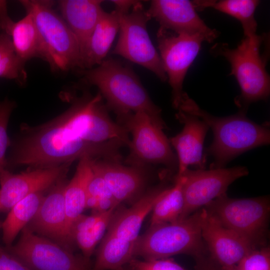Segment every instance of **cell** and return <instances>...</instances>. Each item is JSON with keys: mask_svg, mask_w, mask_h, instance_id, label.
<instances>
[{"mask_svg": "<svg viewBox=\"0 0 270 270\" xmlns=\"http://www.w3.org/2000/svg\"><path fill=\"white\" fill-rule=\"evenodd\" d=\"M122 14L116 9L110 12H104L82 54L81 70L91 68L106 59L119 32Z\"/></svg>", "mask_w": 270, "mask_h": 270, "instance_id": "obj_22", "label": "cell"}, {"mask_svg": "<svg viewBox=\"0 0 270 270\" xmlns=\"http://www.w3.org/2000/svg\"><path fill=\"white\" fill-rule=\"evenodd\" d=\"M44 192L32 194L16 202L2 222V238L10 246L17 234L29 223L36 214L44 198Z\"/></svg>", "mask_w": 270, "mask_h": 270, "instance_id": "obj_27", "label": "cell"}, {"mask_svg": "<svg viewBox=\"0 0 270 270\" xmlns=\"http://www.w3.org/2000/svg\"><path fill=\"white\" fill-rule=\"evenodd\" d=\"M176 118L184 124L182 130L170 138L169 142L176 151L178 162L177 175L182 174L189 166L204 169L206 156L204 143L209 127L198 117L180 110Z\"/></svg>", "mask_w": 270, "mask_h": 270, "instance_id": "obj_18", "label": "cell"}, {"mask_svg": "<svg viewBox=\"0 0 270 270\" xmlns=\"http://www.w3.org/2000/svg\"><path fill=\"white\" fill-rule=\"evenodd\" d=\"M220 270H237L235 266L220 268Z\"/></svg>", "mask_w": 270, "mask_h": 270, "instance_id": "obj_37", "label": "cell"}, {"mask_svg": "<svg viewBox=\"0 0 270 270\" xmlns=\"http://www.w3.org/2000/svg\"><path fill=\"white\" fill-rule=\"evenodd\" d=\"M116 118L117 122L132 136L129 154L124 160L125 164L146 168L150 164H160L169 170L178 168L177 157L168 139L146 113L130 112Z\"/></svg>", "mask_w": 270, "mask_h": 270, "instance_id": "obj_7", "label": "cell"}, {"mask_svg": "<svg viewBox=\"0 0 270 270\" xmlns=\"http://www.w3.org/2000/svg\"><path fill=\"white\" fill-rule=\"evenodd\" d=\"M200 224L203 241L220 268L236 266L248 252L257 248L222 226L204 208L200 209Z\"/></svg>", "mask_w": 270, "mask_h": 270, "instance_id": "obj_16", "label": "cell"}, {"mask_svg": "<svg viewBox=\"0 0 270 270\" xmlns=\"http://www.w3.org/2000/svg\"><path fill=\"white\" fill-rule=\"evenodd\" d=\"M235 266L237 270H270L269 246L252 250Z\"/></svg>", "mask_w": 270, "mask_h": 270, "instance_id": "obj_31", "label": "cell"}, {"mask_svg": "<svg viewBox=\"0 0 270 270\" xmlns=\"http://www.w3.org/2000/svg\"><path fill=\"white\" fill-rule=\"evenodd\" d=\"M82 91L78 96L65 94L70 104L54 118L38 126L22 124L10 143L6 166L51 168L84 156L122 162L128 132L110 118L99 92Z\"/></svg>", "mask_w": 270, "mask_h": 270, "instance_id": "obj_1", "label": "cell"}, {"mask_svg": "<svg viewBox=\"0 0 270 270\" xmlns=\"http://www.w3.org/2000/svg\"><path fill=\"white\" fill-rule=\"evenodd\" d=\"M204 208L255 247L264 244L270 210L268 196L234 198L224 194Z\"/></svg>", "mask_w": 270, "mask_h": 270, "instance_id": "obj_8", "label": "cell"}, {"mask_svg": "<svg viewBox=\"0 0 270 270\" xmlns=\"http://www.w3.org/2000/svg\"><path fill=\"white\" fill-rule=\"evenodd\" d=\"M168 187L162 183L145 192L130 208H119V206L109 224L107 232L125 240L135 241L139 236L144 218Z\"/></svg>", "mask_w": 270, "mask_h": 270, "instance_id": "obj_19", "label": "cell"}, {"mask_svg": "<svg viewBox=\"0 0 270 270\" xmlns=\"http://www.w3.org/2000/svg\"><path fill=\"white\" fill-rule=\"evenodd\" d=\"M114 270H132L128 265H125Z\"/></svg>", "mask_w": 270, "mask_h": 270, "instance_id": "obj_36", "label": "cell"}, {"mask_svg": "<svg viewBox=\"0 0 270 270\" xmlns=\"http://www.w3.org/2000/svg\"><path fill=\"white\" fill-rule=\"evenodd\" d=\"M71 162L47 168H28L13 174L6 169L0 172V211L8 212L18 201L34 193L50 189L66 176Z\"/></svg>", "mask_w": 270, "mask_h": 270, "instance_id": "obj_13", "label": "cell"}, {"mask_svg": "<svg viewBox=\"0 0 270 270\" xmlns=\"http://www.w3.org/2000/svg\"><path fill=\"white\" fill-rule=\"evenodd\" d=\"M0 30L10 36L18 55L24 62L35 58L42 59L38 32L30 14L26 13L14 22L8 14L6 1L0 0Z\"/></svg>", "mask_w": 270, "mask_h": 270, "instance_id": "obj_21", "label": "cell"}, {"mask_svg": "<svg viewBox=\"0 0 270 270\" xmlns=\"http://www.w3.org/2000/svg\"><path fill=\"white\" fill-rule=\"evenodd\" d=\"M10 251L32 270H92L90 258L74 254L26 226L18 242Z\"/></svg>", "mask_w": 270, "mask_h": 270, "instance_id": "obj_10", "label": "cell"}, {"mask_svg": "<svg viewBox=\"0 0 270 270\" xmlns=\"http://www.w3.org/2000/svg\"><path fill=\"white\" fill-rule=\"evenodd\" d=\"M92 167L104 178L113 196L120 204H132L146 192V168L96 159L92 160Z\"/></svg>", "mask_w": 270, "mask_h": 270, "instance_id": "obj_17", "label": "cell"}, {"mask_svg": "<svg viewBox=\"0 0 270 270\" xmlns=\"http://www.w3.org/2000/svg\"><path fill=\"white\" fill-rule=\"evenodd\" d=\"M178 110L198 117L212 130L214 140L206 149V154L214 159L210 168H224L241 154L270 144L268 126L252 121L242 111L226 117L215 116L200 108L185 92Z\"/></svg>", "mask_w": 270, "mask_h": 270, "instance_id": "obj_3", "label": "cell"}, {"mask_svg": "<svg viewBox=\"0 0 270 270\" xmlns=\"http://www.w3.org/2000/svg\"><path fill=\"white\" fill-rule=\"evenodd\" d=\"M102 0H60L58 1L62 17L79 44L82 54L98 22L104 12Z\"/></svg>", "mask_w": 270, "mask_h": 270, "instance_id": "obj_20", "label": "cell"}, {"mask_svg": "<svg viewBox=\"0 0 270 270\" xmlns=\"http://www.w3.org/2000/svg\"><path fill=\"white\" fill-rule=\"evenodd\" d=\"M157 41L160 56L172 90V104L178 110L187 72L204 41L200 36L176 33L160 27Z\"/></svg>", "mask_w": 270, "mask_h": 270, "instance_id": "obj_11", "label": "cell"}, {"mask_svg": "<svg viewBox=\"0 0 270 270\" xmlns=\"http://www.w3.org/2000/svg\"><path fill=\"white\" fill-rule=\"evenodd\" d=\"M80 74L84 82L98 88L108 110L116 116L143 112L156 126L162 130L167 128L160 108L152 101L129 66L112 58H106L94 67L81 70Z\"/></svg>", "mask_w": 270, "mask_h": 270, "instance_id": "obj_2", "label": "cell"}, {"mask_svg": "<svg viewBox=\"0 0 270 270\" xmlns=\"http://www.w3.org/2000/svg\"><path fill=\"white\" fill-rule=\"evenodd\" d=\"M2 222L0 221V228H2Z\"/></svg>", "mask_w": 270, "mask_h": 270, "instance_id": "obj_38", "label": "cell"}, {"mask_svg": "<svg viewBox=\"0 0 270 270\" xmlns=\"http://www.w3.org/2000/svg\"><path fill=\"white\" fill-rule=\"evenodd\" d=\"M93 160L88 156H83L78 160L74 174L67 182L64 188V198L68 235L72 223L82 214L85 209L88 186L93 174Z\"/></svg>", "mask_w": 270, "mask_h": 270, "instance_id": "obj_24", "label": "cell"}, {"mask_svg": "<svg viewBox=\"0 0 270 270\" xmlns=\"http://www.w3.org/2000/svg\"><path fill=\"white\" fill-rule=\"evenodd\" d=\"M137 0H110L115 6V9L122 14L128 12Z\"/></svg>", "mask_w": 270, "mask_h": 270, "instance_id": "obj_35", "label": "cell"}, {"mask_svg": "<svg viewBox=\"0 0 270 270\" xmlns=\"http://www.w3.org/2000/svg\"><path fill=\"white\" fill-rule=\"evenodd\" d=\"M248 174V168L242 166L208 170L188 168L180 174L186 177V180L182 188L184 208L178 220L186 218L226 194L234 182Z\"/></svg>", "mask_w": 270, "mask_h": 270, "instance_id": "obj_12", "label": "cell"}, {"mask_svg": "<svg viewBox=\"0 0 270 270\" xmlns=\"http://www.w3.org/2000/svg\"><path fill=\"white\" fill-rule=\"evenodd\" d=\"M16 107V102L7 98L0 100V172L6 167V152L11 143L8 136L7 128L11 114Z\"/></svg>", "mask_w": 270, "mask_h": 270, "instance_id": "obj_30", "label": "cell"}, {"mask_svg": "<svg viewBox=\"0 0 270 270\" xmlns=\"http://www.w3.org/2000/svg\"><path fill=\"white\" fill-rule=\"evenodd\" d=\"M196 11L194 1L188 0H153L147 10L160 27L176 33L200 36L212 42L219 32L209 28Z\"/></svg>", "mask_w": 270, "mask_h": 270, "instance_id": "obj_15", "label": "cell"}, {"mask_svg": "<svg viewBox=\"0 0 270 270\" xmlns=\"http://www.w3.org/2000/svg\"><path fill=\"white\" fill-rule=\"evenodd\" d=\"M68 181L66 176L50 188L34 216L26 225L35 234L48 238L73 252L74 244L67 230L64 191Z\"/></svg>", "mask_w": 270, "mask_h": 270, "instance_id": "obj_14", "label": "cell"}, {"mask_svg": "<svg viewBox=\"0 0 270 270\" xmlns=\"http://www.w3.org/2000/svg\"><path fill=\"white\" fill-rule=\"evenodd\" d=\"M128 264L132 270H186L170 258L146 260L134 258Z\"/></svg>", "mask_w": 270, "mask_h": 270, "instance_id": "obj_32", "label": "cell"}, {"mask_svg": "<svg viewBox=\"0 0 270 270\" xmlns=\"http://www.w3.org/2000/svg\"><path fill=\"white\" fill-rule=\"evenodd\" d=\"M185 180L184 176L176 174L174 185L165 190L155 204L152 210L150 226L179 220L184 208L182 188Z\"/></svg>", "mask_w": 270, "mask_h": 270, "instance_id": "obj_28", "label": "cell"}, {"mask_svg": "<svg viewBox=\"0 0 270 270\" xmlns=\"http://www.w3.org/2000/svg\"><path fill=\"white\" fill-rule=\"evenodd\" d=\"M92 170L93 174L88 186L86 197L94 198L98 202L102 200L115 199L104 178L93 168Z\"/></svg>", "mask_w": 270, "mask_h": 270, "instance_id": "obj_33", "label": "cell"}, {"mask_svg": "<svg viewBox=\"0 0 270 270\" xmlns=\"http://www.w3.org/2000/svg\"><path fill=\"white\" fill-rule=\"evenodd\" d=\"M134 241L106 232L98 248L92 270H114L126 265L134 256Z\"/></svg>", "mask_w": 270, "mask_h": 270, "instance_id": "obj_25", "label": "cell"}, {"mask_svg": "<svg viewBox=\"0 0 270 270\" xmlns=\"http://www.w3.org/2000/svg\"><path fill=\"white\" fill-rule=\"evenodd\" d=\"M206 246L201 234L200 210L182 220L150 226L134 241V256L146 260L179 254L199 258Z\"/></svg>", "mask_w": 270, "mask_h": 270, "instance_id": "obj_6", "label": "cell"}, {"mask_svg": "<svg viewBox=\"0 0 270 270\" xmlns=\"http://www.w3.org/2000/svg\"><path fill=\"white\" fill-rule=\"evenodd\" d=\"M119 206L104 212H92L90 215L82 214L72 223L69 230L70 238L84 256L90 258Z\"/></svg>", "mask_w": 270, "mask_h": 270, "instance_id": "obj_23", "label": "cell"}, {"mask_svg": "<svg viewBox=\"0 0 270 270\" xmlns=\"http://www.w3.org/2000/svg\"><path fill=\"white\" fill-rule=\"evenodd\" d=\"M0 270H32L16 256L0 246Z\"/></svg>", "mask_w": 270, "mask_h": 270, "instance_id": "obj_34", "label": "cell"}, {"mask_svg": "<svg viewBox=\"0 0 270 270\" xmlns=\"http://www.w3.org/2000/svg\"><path fill=\"white\" fill-rule=\"evenodd\" d=\"M196 10L212 8L238 20L241 24L244 37L256 34V10L260 4L257 0H194Z\"/></svg>", "mask_w": 270, "mask_h": 270, "instance_id": "obj_26", "label": "cell"}, {"mask_svg": "<svg viewBox=\"0 0 270 270\" xmlns=\"http://www.w3.org/2000/svg\"><path fill=\"white\" fill-rule=\"evenodd\" d=\"M25 63L18 55L8 35L0 32V78L25 83L27 74Z\"/></svg>", "mask_w": 270, "mask_h": 270, "instance_id": "obj_29", "label": "cell"}, {"mask_svg": "<svg viewBox=\"0 0 270 270\" xmlns=\"http://www.w3.org/2000/svg\"><path fill=\"white\" fill-rule=\"evenodd\" d=\"M35 23L40 43L42 59L54 72H66L80 67L78 40L62 17L53 8L54 2L19 1Z\"/></svg>", "mask_w": 270, "mask_h": 270, "instance_id": "obj_4", "label": "cell"}, {"mask_svg": "<svg viewBox=\"0 0 270 270\" xmlns=\"http://www.w3.org/2000/svg\"><path fill=\"white\" fill-rule=\"evenodd\" d=\"M150 19L138 0L130 10L122 14L120 34L113 53L145 68L164 82L168 78L162 60L147 30Z\"/></svg>", "mask_w": 270, "mask_h": 270, "instance_id": "obj_9", "label": "cell"}, {"mask_svg": "<svg viewBox=\"0 0 270 270\" xmlns=\"http://www.w3.org/2000/svg\"><path fill=\"white\" fill-rule=\"evenodd\" d=\"M262 38L258 34L244 37L234 48L226 44H216L212 54L224 57L229 62L230 74L236 80L240 94L235 99L240 110L246 113L252 102L267 99L270 92V79L266 60L260 54Z\"/></svg>", "mask_w": 270, "mask_h": 270, "instance_id": "obj_5", "label": "cell"}]
</instances>
